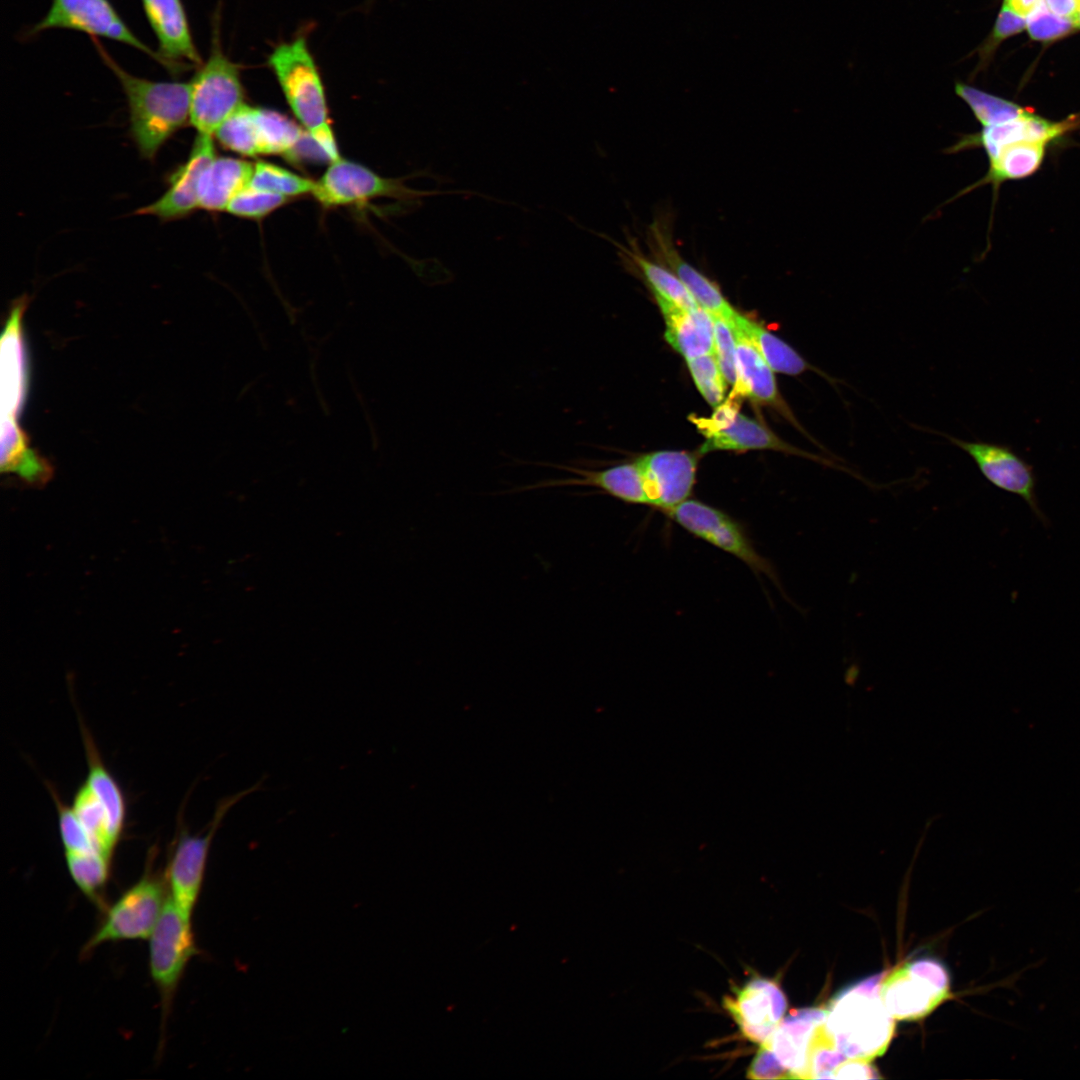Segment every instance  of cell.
Masks as SVG:
<instances>
[{
	"label": "cell",
	"instance_id": "cell-1",
	"mask_svg": "<svg viewBox=\"0 0 1080 1080\" xmlns=\"http://www.w3.org/2000/svg\"><path fill=\"white\" fill-rule=\"evenodd\" d=\"M954 88L958 97L971 109L981 129L962 135L947 149V153L982 148L988 159V170L981 179L953 199L988 184L996 197L1004 182L1035 174L1042 167L1049 150L1080 128V114L1051 120L1030 108L960 81L955 83Z\"/></svg>",
	"mask_w": 1080,
	"mask_h": 1080
},
{
	"label": "cell",
	"instance_id": "cell-2",
	"mask_svg": "<svg viewBox=\"0 0 1080 1080\" xmlns=\"http://www.w3.org/2000/svg\"><path fill=\"white\" fill-rule=\"evenodd\" d=\"M93 41L125 94L130 137L143 158L154 160L162 146L189 124L190 83L135 76L123 69L96 39Z\"/></svg>",
	"mask_w": 1080,
	"mask_h": 1080
},
{
	"label": "cell",
	"instance_id": "cell-3",
	"mask_svg": "<svg viewBox=\"0 0 1080 1080\" xmlns=\"http://www.w3.org/2000/svg\"><path fill=\"white\" fill-rule=\"evenodd\" d=\"M881 979L874 976L846 989L825 1009L827 1033L846 1059L869 1062L886 1051L893 1036V1017L880 997Z\"/></svg>",
	"mask_w": 1080,
	"mask_h": 1080
},
{
	"label": "cell",
	"instance_id": "cell-4",
	"mask_svg": "<svg viewBox=\"0 0 1080 1080\" xmlns=\"http://www.w3.org/2000/svg\"><path fill=\"white\" fill-rule=\"evenodd\" d=\"M81 732L88 769L70 806L101 852L113 859L126 824V798L83 724Z\"/></svg>",
	"mask_w": 1080,
	"mask_h": 1080
},
{
	"label": "cell",
	"instance_id": "cell-5",
	"mask_svg": "<svg viewBox=\"0 0 1080 1080\" xmlns=\"http://www.w3.org/2000/svg\"><path fill=\"white\" fill-rule=\"evenodd\" d=\"M268 63L301 127L314 139L333 133L323 82L305 38L279 44Z\"/></svg>",
	"mask_w": 1080,
	"mask_h": 1080
},
{
	"label": "cell",
	"instance_id": "cell-6",
	"mask_svg": "<svg viewBox=\"0 0 1080 1080\" xmlns=\"http://www.w3.org/2000/svg\"><path fill=\"white\" fill-rule=\"evenodd\" d=\"M213 27L208 59L189 82V124L198 134L210 136L245 104L239 66L221 48L217 19Z\"/></svg>",
	"mask_w": 1080,
	"mask_h": 1080
},
{
	"label": "cell",
	"instance_id": "cell-7",
	"mask_svg": "<svg viewBox=\"0 0 1080 1080\" xmlns=\"http://www.w3.org/2000/svg\"><path fill=\"white\" fill-rule=\"evenodd\" d=\"M262 782L221 799L204 833L191 834L183 827L179 830L171 850L164 877L171 900L188 918L194 907L204 880L212 841L226 814L243 798L261 789Z\"/></svg>",
	"mask_w": 1080,
	"mask_h": 1080
},
{
	"label": "cell",
	"instance_id": "cell-8",
	"mask_svg": "<svg viewBox=\"0 0 1080 1080\" xmlns=\"http://www.w3.org/2000/svg\"><path fill=\"white\" fill-rule=\"evenodd\" d=\"M168 888L164 873L153 870V859L142 877L129 887L106 911L98 929L85 944L82 954L110 941L149 938L166 904Z\"/></svg>",
	"mask_w": 1080,
	"mask_h": 1080
},
{
	"label": "cell",
	"instance_id": "cell-9",
	"mask_svg": "<svg viewBox=\"0 0 1080 1080\" xmlns=\"http://www.w3.org/2000/svg\"><path fill=\"white\" fill-rule=\"evenodd\" d=\"M694 422L706 438L700 448L702 454L716 450L771 449L800 456L857 477L856 473L827 457L801 450L787 443L764 424L739 413L736 406L728 401L717 406L711 417L695 418Z\"/></svg>",
	"mask_w": 1080,
	"mask_h": 1080
},
{
	"label": "cell",
	"instance_id": "cell-10",
	"mask_svg": "<svg viewBox=\"0 0 1080 1080\" xmlns=\"http://www.w3.org/2000/svg\"><path fill=\"white\" fill-rule=\"evenodd\" d=\"M465 191H422L407 187L403 179L385 178L369 168L339 158L315 182L312 196L325 208L362 205L380 197L415 199L420 196Z\"/></svg>",
	"mask_w": 1080,
	"mask_h": 1080
},
{
	"label": "cell",
	"instance_id": "cell-11",
	"mask_svg": "<svg viewBox=\"0 0 1080 1080\" xmlns=\"http://www.w3.org/2000/svg\"><path fill=\"white\" fill-rule=\"evenodd\" d=\"M950 996L949 977L937 961L919 959L904 963L882 977L880 997L890 1015L916 1020L932 1012Z\"/></svg>",
	"mask_w": 1080,
	"mask_h": 1080
},
{
	"label": "cell",
	"instance_id": "cell-12",
	"mask_svg": "<svg viewBox=\"0 0 1080 1080\" xmlns=\"http://www.w3.org/2000/svg\"><path fill=\"white\" fill-rule=\"evenodd\" d=\"M149 938V968L164 1015L188 962L198 953L191 919L169 897Z\"/></svg>",
	"mask_w": 1080,
	"mask_h": 1080
},
{
	"label": "cell",
	"instance_id": "cell-13",
	"mask_svg": "<svg viewBox=\"0 0 1080 1080\" xmlns=\"http://www.w3.org/2000/svg\"><path fill=\"white\" fill-rule=\"evenodd\" d=\"M663 513L690 534L733 555L755 573L777 582L773 567L755 550L743 528L725 512L687 499Z\"/></svg>",
	"mask_w": 1080,
	"mask_h": 1080
},
{
	"label": "cell",
	"instance_id": "cell-14",
	"mask_svg": "<svg viewBox=\"0 0 1080 1080\" xmlns=\"http://www.w3.org/2000/svg\"><path fill=\"white\" fill-rule=\"evenodd\" d=\"M55 28L129 45L162 65L158 53L133 33L109 0H52L48 12L29 33L35 35Z\"/></svg>",
	"mask_w": 1080,
	"mask_h": 1080
},
{
	"label": "cell",
	"instance_id": "cell-15",
	"mask_svg": "<svg viewBox=\"0 0 1080 1080\" xmlns=\"http://www.w3.org/2000/svg\"><path fill=\"white\" fill-rule=\"evenodd\" d=\"M951 443L965 451L976 463L981 474L992 485L1020 497L1035 517L1045 526L1049 519L1040 507L1033 466L1011 446L985 441H966L942 433Z\"/></svg>",
	"mask_w": 1080,
	"mask_h": 1080
},
{
	"label": "cell",
	"instance_id": "cell-16",
	"mask_svg": "<svg viewBox=\"0 0 1080 1080\" xmlns=\"http://www.w3.org/2000/svg\"><path fill=\"white\" fill-rule=\"evenodd\" d=\"M216 156L213 136L197 133L186 160L168 175L167 189L163 195L134 213L154 216L162 222L191 215L199 209L198 188L201 176Z\"/></svg>",
	"mask_w": 1080,
	"mask_h": 1080
},
{
	"label": "cell",
	"instance_id": "cell-17",
	"mask_svg": "<svg viewBox=\"0 0 1080 1080\" xmlns=\"http://www.w3.org/2000/svg\"><path fill=\"white\" fill-rule=\"evenodd\" d=\"M648 505L664 512L688 499L695 481L697 457L686 451H656L636 460Z\"/></svg>",
	"mask_w": 1080,
	"mask_h": 1080
},
{
	"label": "cell",
	"instance_id": "cell-18",
	"mask_svg": "<svg viewBox=\"0 0 1080 1080\" xmlns=\"http://www.w3.org/2000/svg\"><path fill=\"white\" fill-rule=\"evenodd\" d=\"M147 21L158 42V55L170 73L177 75L202 59L195 45L182 0H141Z\"/></svg>",
	"mask_w": 1080,
	"mask_h": 1080
},
{
	"label": "cell",
	"instance_id": "cell-19",
	"mask_svg": "<svg viewBox=\"0 0 1080 1080\" xmlns=\"http://www.w3.org/2000/svg\"><path fill=\"white\" fill-rule=\"evenodd\" d=\"M724 1007L750 1041L762 1044L782 1021L787 1002L779 986L768 979L753 978L733 997L724 999Z\"/></svg>",
	"mask_w": 1080,
	"mask_h": 1080
},
{
	"label": "cell",
	"instance_id": "cell-20",
	"mask_svg": "<svg viewBox=\"0 0 1080 1080\" xmlns=\"http://www.w3.org/2000/svg\"><path fill=\"white\" fill-rule=\"evenodd\" d=\"M28 298L14 303L1 339V422H17L28 385V369L22 336V317Z\"/></svg>",
	"mask_w": 1080,
	"mask_h": 1080
},
{
	"label": "cell",
	"instance_id": "cell-21",
	"mask_svg": "<svg viewBox=\"0 0 1080 1080\" xmlns=\"http://www.w3.org/2000/svg\"><path fill=\"white\" fill-rule=\"evenodd\" d=\"M825 1015L824 1009L791 1012L760 1044L771 1053L787 1078H805L817 1029L825 1020Z\"/></svg>",
	"mask_w": 1080,
	"mask_h": 1080
},
{
	"label": "cell",
	"instance_id": "cell-22",
	"mask_svg": "<svg viewBox=\"0 0 1080 1080\" xmlns=\"http://www.w3.org/2000/svg\"><path fill=\"white\" fill-rule=\"evenodd\" d=\"M733 327V326H732ZM736 338L737 380L731 398L746 396L755 402L775 407L787 420L798 428L811 442L823 448L797 422L789 407L781 398L774 371L766 360L739 329L733 327Z\"/></svg>",
	"mask_w": 1080,
	"mask_h": 1080
},
{
	"label": "cell",
	"instance_id": "cell-23",
	"mask_svg": "<svg viewBox=\"0 0 1080 1080\" xmlns=\"http://www.w3.org/2000/svg\"><path fill=\"white\" fill-rule=\"evenodd\" d=\"M649 242L658 262L677 275L700 307L729 322L734 318L737 311L711 280L681 257L670 233L662 225L655 223L650 227Z\"/></svg>",
	"mask_w": 1080,
	"mask_h": 1080
},
{
	"label": "cell",
	"instance_id": "cell-24",
	"mask_svg": "<svg viewBox=\"0 0 1080 1080\" xmlns=\"http://www.w3.org/2000/svg\"><path fill=\"white\" fill-rule=\"evenodd\" d=\"M666 324L665 339L686 360L714 353V319L703 309H683L655 297Z\"/></svg>",
	"mask_w": 1080,
	"mask_h": 1080
},
{
	"label": "cell",
	"instance_id": "cell-25",
	"mask_svg": "<svg viewBox=\"0 0 1080 1080\" xmlns=\"http://www.w3.org/2000/svg\"><path fill=\"white\" fill-rule=\"evenodd\" d=\"M253 170L254 164L246 160L216 156L200 179L199 209L226 211L232 198L250 183Z\"/></svg>",
	"mask_w": 1080,
	"mask_h": 1080
},
{
	"label": "cell",
	"instance_id": "cell-26",
	"mask_svg": "<svg viewBox=\"0 0 1080 1080\" xmlns=\"http://www.w3.org/2000/svg\"><path fill=\"white\" fill-rule=\"evenodd\" d=\"M730 323L747 336L774 372L796 376L811 370L835 384L834 378L811 365L787 342L757 322L737 312Z\"/></svg>",
	"mask_w": 1080,
	"mask_h": 1080
},
{
	"label": "cell",
	"instance_id": "cell-27",
	"mask_svg": "<svg viewBox=\"0 0 1080 1080\" xmlns=\"http://www.w3.org/2000/svg\"><path fill=\"white\" fill-rule=\"evenodd\" d=\"M254 131L259 155L292 156L305 131L285 115L253 107Z\"/></svg>",
	"mask_w": 1080,
	"mask_h": 1080
},
{
	"label": "cell",
	"instance_id": "cell-28",
	"mask_svg": "<svg viewBox=\"0 0 1080 1080\" xmlns=\"http://www.w3.org/2000/svg\"><path fill=\"white\" fill-rule=\"evenodd\" d=\"M619 247L624 256L639 269L655 297L687 310L700 307L684 283L669 268L645 257L639 250Z\"/></svg>",
	"mask_w": 1080,
	"mask_h": 1080
},
{
	"label": "cell",
	"instance_id": "cell-29",
	"mask_svg": "<svg viewBox=\"0 0 1080 1080\" xmlns=\"http://www.w3.org/2000/svg\"><path fill=\"white\" fill-rule=\"evenodd\" d=\"M68 872L81 892L98 906L110 877L112 859L99 852L64 853Z\"/></svg>",
	"mask_w": 1080,
	"mask_h": 1080
},
{
	"label": "cell",
	"instance_id": "cell-30",
	"mask_svg": "<svg viewBox=\"0 0 1080 1080\" xmlns=\"http://www.w3.org/2000/svg\"><path fill=\"white\" fill-rule=\"evenodd\" d=\"M248 185L290 199L308 193L312 194L315 181L276 164L259 161L254 164L253 174Z\"/></svg>",
	"mask_w": 1080,
	"mask_h": 1080
},
{
	"label": "cell",
	"instance_id": "cell-31",
	"mask_svg": "<svg viewBox=\"0 0 1080 1080\" xmlns=\"http://www.w3.org/2000/svg\"><path fill=\"white\" fill-rule=\"evenodd\" d=\"M224 148L246 157L258 156L254 131L253 107L243 104L227 118L214 134Z\"/></svg>",
	"mask_w": 1080,
	"mask_h": 1080
},
{
	"label": "cell",
	"instance_id": "cell-32",
	"mask_svg": "<svg viewBox=\"0 0 1080 1080\" xmlns=\"http://www.w3.org/2000/svg\"><path fill=\"white\" fill-rule=\"evenodd\" d=\"M50 792L57 808L59 834L64 853H102L71 806L64 803L53 788Z\"/></svg>",
	"mask_w": 1080,
	"mask_h": 1080
},
{
	"label": "cell",
	"instance_id": "cell-33",
	"mask_svg": "<svg viewBox=\"0 0 1080 1080\" xmlns=\"http://www.w3.org/2000/svg\"><path fill=\"white\" fill-rule=\"evenodd\" d=\"M690 374L703 398L714 408L723 402L727 382L714 353L686 360Z\"/></svg>",
	"mask_w": 1080,
	"mask_h": 1080
},
{
	"label": "cell",
	"instance_id": "cell-34",
	"mask_svg": "<svg viewBox=\"0 0 1080 1080\" xmlns=\"http://www.w3.org/2000/svg\"><path fill=\"white\" fill-rule=\"evenodd\" d=\"M289 199L247 185L229 202L226 211L234 216L260 219L284 205Z\"/></svg>",
	"mask_w": 1080,
	"mask_h": 1080
},
{
	"label": "cell",
	"instance_id": "cell-35",
	"mask_svg": "<svg viewBox=\"0 0 1080 1080\" xmlns=\"http://www.w3.org/2000/svg\"><path fill=\"white\" fill-rule=\"evenodd\" d=\"M1026 28L1033 40L1049 42L1066 36L1078 27L1074 21L1052 12L1041 0L1027 16Z\"/></svg>",
	"mask_w": 1080,
	"mask_h": 1080
},
{
	"label": "cell",
	"instance_id": "cell-36",
	"mask_svg": "<svg viewBox=\"0 0 1080 1080\" xmlns=\"http://www.w3.org/2000/svg\"><path fill=\"white\" fill-rule=\"evenodd\" d=\"M713 319L714 355L727 384L734 386L737 380L735 333L729 321L718 316Z\"/></svg>",
	"mask_w": 1080,
	"mask_h": 1080
},
{
	"label": "cell",
	"instance_id": "cell-37",
	"mask_svg": "<svg viewBox=\"0 0 1080 1080\" xmlns=\"http://www.w3.org/2000/svg\"><path fill=\"white\" fill-rule=\"evenodd\" d=\"M1024 28H1026L1024 17L1017 15L1002 5L991 34L977 49L979 55L978 68H984L988 64L994 51L1003 40L1020 33Z\"/></svg>",
	"mask_w": 1080,
	"mask_h": 1080
},
{
	"label": "cell",
	"instance_id": "cell-38",
	"mask_svg": "<svg viewBox=\"0 0 1080 1080\" xmlns=\"http://www.w3.org/2000/svg\"><path fill=\"white\" fill-rule=\"evenodd\" d=\"M747 1077L751 1079H779L787 1078V1075L771 1053L763 1046H760L748 1069Z\"/></svg>",
	"mask_w": 1080,
	"mask_h": 1080
},
{
	"label": "cell",
	"instance_id": "cell-39",
	"mask_svg": "<svg viewBox=\"0 0 1080 1080\" xmlns=\"http://www.w3.org/2000/svg\"><path fill=\"white\" fill-rule=\"evenodd\" d=\"M833 1078L871 1079L879 1075L866 1061L846 1059L835 1069Z\"/></svg>",
	"mask_w": 1080,
	"mask_h": 1080
},
{
	"label": "cell",
	"instance_id": "cell-40",
	"mask_svg": "<svg viewBox=\"0 0 1080 1080\" xmlns=\"http://www.w3.org/2000/svg\"><path fill=\"white\" fill-rule=\"evenodd\" d=\"M1055 14L1076 23L1080 16V0H1043Z\"/></svg>",
	"mask_w": 1080,
	"mask_h": 1080
},
{
	"label": "cell",
	"instance_id": "cell-41",
	"mask_svg": "<svg viewBox=\"0 0 1080 1080\" xmlns=\"http://www.w3.org/2000/svg\"><path fill=\"white\" fill-rule=\"evenodd\" d=\"M1041 0H1004L1003 6L1021 17H1027Z\"/></svg>",
	"mask_w": 1080,
	"mask_h": 1080
},
{
	"label": "cell",
	"instance_id": "cell-42",
	"mask_svg": "<svg viewBox=\"0 0 1080 1080\" xmlns=\"http://www.w3.org/2000/svg\"><path fill=\"white\" fill-rule=\"evenodd\" d=\"M1077 27L1080 28V16H1079L1078 21H1077Z\"/></svg>",
	"mask_w": 1080,
	"mask_h": 1080
}]
</instances>
